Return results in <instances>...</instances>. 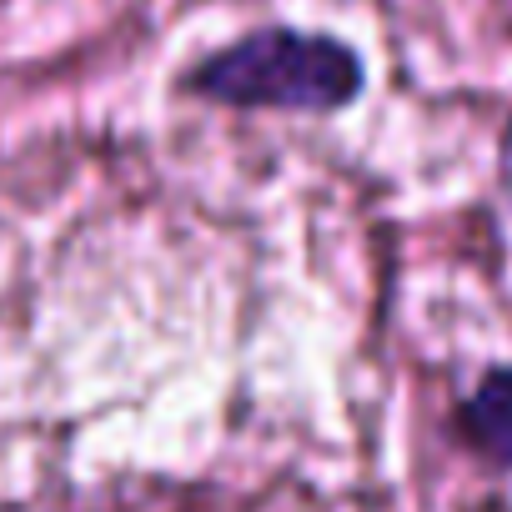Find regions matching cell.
Here are the masks:
<instances>
[{"label": "cell", "mask_w": 512, "mask_h": 512, "mask_svg": "<svg viewBox=\"0 0 512 512\" xmlns=\"http://www.w3.org/2000/svg\"><path fill=\"white\" fill-rule=\"evenodd\" d=\"M186 86L241 111H337L362 91V61L332 36L262 31L216 51Z\"/></svg>", "instance_id": "obj_1"}, {"label": "cell", "mask_w": 512, "mask_h": 512, "mask_svg": "<svg viewBox=\"0 0 512 512\" xmlns=\"http://www.w3.org/2000/svg\"><path fill=\"white\" fill-rule=\"evenodd\" d=\"M502 181H507V196H512V126L502 136Z\"/></svg>", "instance_id": "obj_3"}, {"label": "cell", "mask_w": 512, "mask_h": 512, "mask_svg": "<svg viewBox=\"0 0 512 512\" xmlns=\"http://www.w3.org/2000/svg\"><path fill=\"white\" fill-rule=\"evenodd\" d=\"M462 422H467V437L477 442V452L512 467V367L482 377V387L462 407Z\"/></svg>", "instance_id": "obj_2"}]
</instances>
